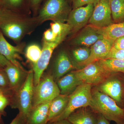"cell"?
I'll return each instance as SVG.
<instances>
[{
    "instance_id": "6da1fadb",
    "label": "cell",
    "mask_w": 124,
    "mask_h": 124,
    "mask_svg": "<svg viewBox=\"0 0 124 124\" xmlns=\"http://www.w3.org/2000/svg\"><path fill=\"white\" fill-rule=\"evenodd\" d=\"M32 19L8 10L0 9V28L7 37L18 41L30 32Z\"/></svg>"
},
{
    "instance_id": "7a4b0ae2",
    "label": "cell",
    "mask_w": 124,
    "mask_h": 124,
    "mask_svg": "<svg viewBox=\"0 0 124 124\" xmlns=\"http://www.w3.org/2000/svg\"><path fill=\"white\" fill-rule=\"evenodd\" d=\"M91 93L92 100L89 107L94 112L116 124H124V109L117 106L115 100L96 88L93 89Z\"/></svg>"
},
{
    "instance_id": "3957f363",
    "label": "cell",
    "mask_w": 124,
    "mask_h": 124,
    "mask_svg": "<svg viewBox=\"0 0 124 124\" xmlns=\"http://www.w3.org/2000/svg\"><path fill=\"white\" fill-rule=\"evenodd\" d=\"M91 87V85L85 83L78 85L69 94V101L65 110L61 115L50 122L66 119L78 108L89 107L92 98Z\"/></svg>"
},
{
    "instance_id": "277c9868",
    "label": "cell",
    "mask_w": 124,
    "mask_h": 124,
    "mask_svg": "<svg viewBox=\"0 0 124 124\" xmlns=\"http://www.w3.org/2000/svg\"><path fill=\"white\" fill-rule=\"evenodd\" d=\"M60 94V89L54 82L53 76L50 75L45 76L34 86L32 108L42 103L51 101Z\"/></svg>"
},
{
    "instance_id": "5b68a950",
    "label": "cell",
    "mask_w": 124,
    "mask_h": 124,
    "mask_svg": "<svg viewBox=\"0 0 124 124\" xmlns=\"http://www.w3.org/2000/svg\"><path fill=\"white\" fill-rule=\"evenodd\" d=\"M69 14L67 0H47L40 11L38 19L41 22L51 20L64 23Z\"/></svg>"
},
{
    "instance_id": "8992f818",
    "label": "cell",
    "mask_w": 124,
    "mask_h": 124,
    "mask_svg": "<svg viewBox=\"0 0 124 124\" xmlns=\"http://www.w3.org/2000/svg\"><path fill=\"white\" fill-rule=\"evenodd\" d=\"M34 73L31 70L28 73L26 79L17 92V107L19 114L26 124L27 117L32 108Z\"/></svg>"
},
{
    "instance_id": "52a82bcc",
    "label": "cell",
    "mask_w": 124,
    "mask_h": 124,
    "mask_svg": "<svg viewBox=\"0 0 124 124\" xmlns=\"http://www.w3.org/2000/svg\"><path fill=\"white\" fill-rule=\"evenodd\" d=\"M77 79L83 83L98 85L110 77L111 73L106 70L96 61L82 69L74 71Z\"/></svg>"
},
{
    "instance_id": "ba28073f",
    "label": "cell",
    "mask_w": 124,
    "mask_h": 124,
    "mask_svg": "<svg viewBox=\"0 0 124 124\" xmlns=\"http://www.w3.org/2000/svg\"><path fill=\"white\" fill-rule=\"evenodd\" d=\"M109 0H99L95 6L89 22L97 28H102L112 24Z\"/></svg>"
},
{
    "instance_id": "9c48e42d",
    "label": "cell",
    "mask_w": 124,
    "mask_h": 124,
    "mask_svg": "<svg viewBox=\"0 0 124 124\" xmlns=\"http://www.w3.org/2000/svg\"><path fill=\"white\" fill-rule=\"evenodd\" d=\"M60 44L58 42L44 41L40 57L36 63L33 64L34 86L39 82L43 72L48 67L54 50Z\"/></svg>"
},
{
    "instance_id": "30bf717a",
    "label": "cell",
    "mask_w": 124,
    "mask_h": 124,
    "mask_svg": "<svg viewBox=\"0 0 124 124\" xmlns=\"http://www.w3.org/2000/svg\"><path fill=\"white\" fill-rule=\"evenodd\" d=\"M94 8L93 4H89L85 7L73 9L69 13L67 23L70 26L71 31H77L85 26L90 19Z\"/></svg>"
},
{
    "instance_id": "8fae6325",
    "label": "cell",
    "mask_w": 124,
    "mask_h": 124,
    "mask_svg": "<svg viewBox=\"0 0 124 124\" xmlns=\"http://www.w3.org/2000/svg\"><path fill=\"white\" fill-rule=\"evenodd\" d=\"M114 42L103 38L98 40L91 46L88 58L80 65L84 67L95 61L104 59L110 51Z\"/></svg>"
},
{
    "instance_id": "7c38bea8",
    "label": "cell",
    "mask_w": 124,
    "mask_h": 124,
    "mask_svg": "<svg viewBox=\"0 0 124 124\" xmlns=\"http://www.w3.org/2000/svg\"><path fill=\"white\" fill-rule=\"evenodd\" d=\"M104 38L97 28L90 25L84 28L72 40V45L88 46L93 45L98 40Z\"/></svg>"
},
{
    "instance_id": "4fadbf2b",
    "label": "cell",
    "mask_w": 124,
    "mask_h": 124,
    "mask_svg": "<svg viewBox=\"0 0 124 124\" xmlns=\"http://www.w3.org/2000/svg\"><path fill=\"white\" fill-rule=\"evenodd\" d=\"M98 91L108 95L115 101L120 102L122 93V84L117 78L110 77L96 88Z\"/></svg>"
},
{
    "instance_id": "5bb4252c",
    "label": "cell",
    "mask_w": 124,
    "mask_h": 124,
    "mask_svg": "<svg viewBox=\"0 0 124 124\" xmlns=\"http://www.w3.org/2000/svg\"><path fill=\"white\" fill-rule=\"evenodd\" d=\"M88 107L78 108L70 114L67 119L72 124H96L98 114Z\"/></svg>"
},
{
    "instance_id": "9a60e30c",
    "label": "cell",
    "mask_w": 124,
    "mask_h": 124,
    "mask_svg": "<svg viewBox=\"0 0 124 124\" xmlns=\"http://www.w3.org/2000/svg\"><path fill=\"white\" fill-rule=\"evenodd\" d=\"M4 70L8 79L10 86L17 93L26 78L25 70L23 68L16 66L12 63L5 67Z\"/></svg>"
},
{
    "instance_id": "2e32d148",
    "label": "cell",
    "mask_w": 124,
    "mask_h": 124,
    "mask_svg": "<svg viewBox=\"0 0 124 124\" xmlns=\"http://www.w3.org/2000/svg\"><path fill=\"white\" fill-rule=\"evenodd\" d=\"M51 102L42 103L32 108L25 124H47Z\"/></svg>"
},
{
    "instance_id": "e0dca14e",
    "label": "cell",
    "mask_w": 124,
    "mask_h": 124,
    "mask_svg": "<svg viewBox=\"0 0 124 124\" xmlns=\"http://www.w3.org/2000/svg\"><path fill=\"white\" fill-rule=\"evenodd\" d=\"M21 49L20 46H14L10 44L0 31V54L12 64L23 68L18 61Z\"/></svg>"
},
{
    "instance_id": "ac0fdd59",
    "label": "cell",
    "mask_w": 124,
    "mask_h": 124,
    "mask_svg": "<svg viewBox=\"0 0 124 124\" xmlns=\"http://www.w3.org/2000/svg\"><path fill=\"white\" fill-rule=\"evenodd\" d=\"M74 68L67 53L64 51L59 53L56 59L54 66V79H59Z\"/></svg>"
},
{
    "instance_id": "d6986e66",
    "label": "cell",
    "mask_w": 124,
    "mask_h": 124,
    "mask_svg": "<svg viewBox=\"0 0 124 124\" xmlns=\"http://www.w3.org/2000/svg\"><path fill=\"white\" fill-rule=\"evenodd\" d=\"M82 83L77 79L74 71H72L59 79L57 84L60 89V94L69 95Z\"/></svg>"
},
{
    "instance_id": "ffe728a7",
    "label": "cell",
    "mask_w": 124,
    "mask_h": 124,
    "mask_svg": "<svg viewBox=\"0 0 124 124\" xmlns=\"http://www.w3.org/2000/svg\"><path fill=\"white\" fill-rule=\"evenodd\" d=\"M69 100V95L61 94L52 100L49 109L48 121H52L61 115L66 109Z\"/></svg>"
},
{
    "instance_id": "44dd1931",
    "label": "cell",
    "mask_w": 124,
    "mask_h": 124,
    "mask_svg": "<svg viewBox=\"0 0 124 124\" xmlns=\"http://www.w3.org/2000/svg\"><path fill=\"white\" fill-rule=\"evenodd\" d=\"M97 29L104 38L114 42L117 38L124 36V23H112L105 27Z\"/></svg>"
},
{
    "instance_id": "7402d4cb",
    "label": "cell",
    "mask_w": 124,
    "mask_h": 124,
    "mask_svg": "<svg viewBox=\"0 0 124 124\" xmlns=\"http://www.w3.org/2000/svg\"><path fill=\"white\" fill-rule=\"evenodd\" d=\"M100 65L106 70L112 72H124V60L106 59L98 60Z\"/></svg>"
},
{
    "instance_id": "603a6c76",
    "label": "cell",
    "mask_w": 124,
    "mask_h": 124,
    "mask_svg": "<svg viewBox=\"0 0 124 124\" xmlns=\"http://www.w3.org/2000/svg\"><path fill=\"white\" fill-rule=\"evenodd\" d=\"M52 30L57 39L62 42L66 36L71 31V27L67 23L54 22L50 24Z\"/></svg>"
},
{
    "instance_id": "cb8c5ba5",
    "label": "cell",
    "mask_w": 124,
    "mask_h": 124,
    "mask_svg": "<svg viewBox=\"0 0 124 124\" xmlns=\"http://www.w3.org/2000/svg\"><path fill=\"white\" fill-rule=\"evenodd\" d=\"M110 6L112 18L116 21L124 18V0H111Z\"/></svg>"
},
{
    "instance_id": "d4e9b609",
    "label": "cell",
    "mask_w": 124,
    "mask_h": 124,
    "mask_svg": "<svg viewBox=\"0 0 124 124\" xmlns=\"http://www.w3.org/2000/svg\"><path fill=\"white\" fill-rule=\"evenodd\" d=\"M90 53V49L88 47L84 46L74 49L72 53L74 59L80 66L88 58Z\"/></svg>"
},
{
    "instance_id": "484cf974",
    "label": "cell",
    "mask_w": 124,
    "mask_h": 124,
    "mask_svg": "<svg viewBox=\"0 0 124 124\" xmlns=\"http://www.w3.org/2000/svg\"><path fill=\"white\" fill-rule=\"evenodd\" d=\"M42 49L37 45H30L27 47L26 51V57L33 64L37 62L41 54Z\"/></svg>"
},
{
    "instance_id": "4316f807",
    "label": "cell",
    "mask_w": 124,
    "mask_h": 124,
    "mask_svg": "<svg viewBox=\"0 0 124 124\" xmlns=\"http://www.w3.org/2000/svg\"><path fill=\"white\" fill-rule=\"evenodd\" d=\"M106 59H116L124 60V49L116 50L112 47Z\"/></svg>"
},
{
    "instance_id": "83f0119b",
    "label": "cell",
    "mask_w": 124,
    "mask_h": 124,
    "mask_svg": "<svg viewBox=\"0 0 124 124\" xmlns=\"http://www.w3.org/2000/svg\"><path fill=\"white\" fill-rule=\"evenodd\" d=\"M73 9H76L83 6L92 4L94 6L97 4L99 0H73Z\"/></svg>"
},
{
    "instance_id": "f1b7e54d",
    "label": "cell",
    "mask_w": 124,
    "mask_h": 124,
    "mask_svg": "<svg viewBox=\"0 0 124 124\" xmlns=\"http://www.w3.org/2000/svg\"><path fill=\"white\" fill-rule=\"evenodd\" d=\"M44 41L48 42H56L61 43V41L57 40L51 29H48L45 31L44 33Z\"/></svg>"
},
{
    "instance_id": "f546056e",
    "label": "cell",
    "mask_w": 124,
    "mask_h": 124,
    "mask_svg": "<svg viewBox=\"0 0 124 124\" xmlns=\"http://www.w3.org/2000/svg\"><path fill=\"white\" fill-rule=\"evenodd\" d=\"M0 86L5 88L10 86L8 79L5 70L0 69Z\"/></svg>"
},
{
    "instance_id": "4dcf8cb0",
    "label": "cell",
    "mask_w": 124,
    "mask_h": 124,
    "mask_svg": "<svg viewBox=\"0 0 124 124\" xmlns=\"http://www.w3.org/2000/svg\"><path fill=\"white\" fill-rule=\"evenodd\" d=\"M114 48L116 50L124 49V36L117 38L113 43V46Z\"/></svg>"
},
{
    "instance_id": "1f68e13d",
    "label": "cell",
    "mask_w": 124,
    "mask_h": 124,
    "mask_svg": "<svg viewBox=\"0 0 124 124\" xmlns=\"http://www.w3.org/2000/svg\"><path fill=\"white\" fill-rule=\"evenodd\" d=\"M6 4L14 8L19 7L22 3L23 0H2Z\"/></svg>"
},
{
    "instance_id": "d6a6232c",
    "label": "cell",
    "mask_w": 124,
    "mask_h": 124,
    "mask_svg": "<svg viewBox=\"0 0 124 124\" xmlns=\"http://www.w3.org/2000/svg\"><path fill=\"white\" fill-rule=\"evenodd\" d=\"M8 103L7 98L4 95L3 92L0 93V111H2Z\"/></svg>"
},
{
    "instance_id": "836d02e7",
    "label": "cell",
    "mask_w": 124,
    "mask_h": 124,
    "mask_svg": "<svg viewBox=\"0 0 124 124\" xmlns=\"http://www.w3.org/2000/svg\"><path fill=\"white\" fill-rule=\"evenodd\" d=\"M10 124H25V122L18 113Z\"/></svg>"
},
{
    "instance_id": "e575fe53",
    "label": "cell",
    "mask_w": 124,
    "mask_h": 124,
    "mask_svg": "<svg viewBox=\"0 0 124 124\" xmlns=\"http://www.w3.org/2000/svg\"><path fill=\"white\" fill-rule=\"evenodd\" d=\"M97 114V119L96 124H110L108 120L103 116L101 114Z\"/></svg>"
},
{
    "instance_id": "d590c367",
    "label": "cell",
    "mask_w": 124,
    "mask_h": 124,
    "mask_svg": "<svg viewBox=\"0 0 124 124\" xmlns=\"http://www.w3.org/2000/svg\"><path fill=\"white\" fill-rule=\"evenodd\" d=\"M11 63L0 54V66L5 67Z\"/></svg>"
},
{
    "instance_id": "8d00e7d4",
    "label": "cell",
    "mask_w": 124,
    "mask_h": 124,
    "mask_svg": "<svg viewBox=\"0 0 124 124\" xmlns=\"http://www.w3.org/2000/svg\"><path fill=\"white\" fill-rule=\"evenodd\" d=\"M47 124H72L69 122L67 119L56 121L49 122Z\"/></svg>"
},
{
    "instance_id": "74e56055",
    "label": "cell",
    "mask_w": 124,
    "mask_h": 124,
    "mask_svg": "<svg viewBox=\"0 0 124 124\" xmlns=\"http://www.w3.org/2000/svg\"><path fill=\"white\" fill-rule=\"evenodd\" d=\"M30 0L32 5L33 6H36L39 4L41 0Z\"/></svg>"
},
{
    "instance_id": "f35d334b",
    "label": "cell",
    "mask_w": 124,
    "mask_h": 124,
    "mask_svg": "<svg viewBox=\"0 0 124 124\" xmlns=\"http://www.w3.org/2000/svg\"><path fill=\"white\" fill-rule=\"evenodd\" d=\"M1 92H2V90L0 89V93H1Z\"/></svg>"
},
{
    "instance_id": "ab89813d",
    "label": "cell",
    "mask_w": 124,
    "mask_h": 124,
    "mask_svg": "<svg viewBox=\"0 0 124 124\" xmlns=\"http://www.w3.org/2000/svg\"><path fill=\"white\" fill-rule=\"evenodd\" d=\"M109 0L110 1V0Z\"/></svg>"
},
{
    "instance_id": "60d3db41",
    "label": "cell",
    "mask_w": 124,
    "mask_h": 124,
    "mask_svg": "<svg viewBox=\"0 0 124 124\" xmlns=\"http://www.w3.org/2000/svg\"></svg>"
}]
</instances>
